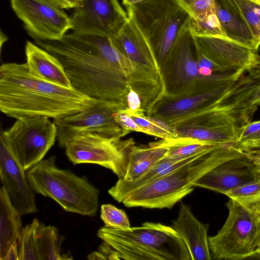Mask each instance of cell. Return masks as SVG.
Here are the masks:
<instances>
[{
    "mask_svg": "<svg viewBox=\"0 0 260 260\" xmlns=\"http://www.w3.org/2000/svg\"><path fill=\"white\" fill-rule=\"evenodd\" d=\"M165 95L180 96L208 91L223 85L224 76L199 72L189 27L181 36L161 68Z\"/></svg>",
    "mask_w": 260,
    "mask_h": 260,
    "instance_id": "obj_8",
    "label": "cell"
},
{
    "mask_svg": "<svg viewBox=\"0 0 260 260\" xmlns=\"http://www.w3.org/2000/svg\"><path fill=\"white\" fill-rule=\"evenodd\" d=\"M237 146L250 159L260 157V139Z\"/></svg>",
    "mask_w": 260,
    "mask_h": 260,
    "instance_id": "obj_39",
    "label": "cell"
},
{
    "mask_svg": "<svg viewBox=\"0 0 260 260\" xmlns=\"http://www.w3.org/2000/svg\"><path fill=\"white\" fill-rule=\"evenodd\" d=\"M173 228L185 243L191 260H210L208 231L209 224L200 221L190 206L181 202L177 218L172 222Z\"/></svg>",
    "mask_w": 260,
    "mask_h": 260,
    "instance_id": "obj_20",
    "label": "cell"
},
{
    "mask_svg": "<svg viewBox=\"0 0 260 260\" xmlns=\"http://www.w3.org/2000/svg\"><path fill=\"white\" fill-rule=\"evenodd\" d=\"M71 16L72 31L111 38L129 18L118 0H82Z\"/></svg>",
    "mask_w": 260,
    "mask_h": 260,
    "instance_id": "obj_15",
    "label": "cell"
},
{
    "mask_svg": "<svg viewBox=\"0 0 260 260\" xmlns=\"http://www.w3.org/2000/svg\"><path fill=\"white\" fill-rule=\"evenodd\" d=\"M257 45L258 46H260V37L259 38V39L257 40Z\"/></svg>",
    "mask_w": 260,
    "mask_h": 260,
    "instance_id": "obj_49",
    "label": "cell"
},
{
    "mask_svg": "<svg viewBox=\"0 0 260 260\" xmlns=\"http://www.w3.org/2000/svg\"><path fill=\"white\" fill-rule=\"evenodd\" d=\"M98 237L108 246L110 259L191 260L172 226L145 222L128 229L100 228Z\"/></svg>",
    "mask_w": 260,
    "mask_h": 260,
    "instance_id": "obj_3",
    "label": "cell"
},
{
    "mask_svg": "<svg viewBox=\"0 0 260 260\" xmlns=\"http://www.w3.org/2000/svg\"><path fill=\"white\" fill-rule=\"evenodd\" d=\"M260 139V120L250 122L239 127L237 145Z\"/></svg>",
    "mask_w": 260,
    "mask_h": 260,
    "instance_id": "obj_36",
    "label": "cell"
},
{
    "mask_svg": "<svg viewBox=\"0 0 260 260\" xmlns=\"http://www.w3.org/2000/svg\"><path fill=\"white\" fill-rule=\"evenodd\" d=\"M192 36L194 45L223 72L246 71L259 56L257 50L226 37Z\"/></svg>",
    "mask_w": 260,
    "mask_h": 260,
    "instance_id": "obj_16",
    "label": "cell"
},
{
    "mask_svg": "<svg viewBox=\"0 0 260 260\" xmlns=\"http://www.w3.org/2000/svg\"><path fill=\"white\" fill-rule=\"evenodd\" d=\"M145 0H122V4L125 7L133 6L142 3Z\"/></svg>",
    "mask_w": 260,
    "mask_h": 260,
    "instance_id": "obj_44",
    "label": "cell"
},
{
    "mask_svg": "<svg viewBox=\"0 0 260 260\" xmlns=\"http://www.w3.org/2000/svg\"><path fill=\"white\" fill-rule=\"evenodd\" d=\"M36 43L60 61L75 89L93 99L127 105L133 64L110 38L72 32Z\"/></svg>",
    "mask_w": 260,
    "mask_h": 260,
    "instance_id": "obj_1",
    "label": "cell"
},
{
    "mask_svg": "<svg viewBox=\"0 0 260 260\" xmlns=\"http://www.w3.org/2000/svg\"><path fill=\"white\" fill-rule=\"evenodd\" d=\"M253 171L258 179L260 180V157L250 159Z\"/></svg>",
    "mask_w": 260,
    "mask_h": 260,
    "instance_id": "obj_43",
    "label": "cell"
},
{
    "mask_svg": "<svg viewBox=\"0 0 260 260\" xmlns=\"http://www.w3.org/2000/svg\"><path fill=\"white\" fill-rule=\"evenodd\" d=\"M25 53L26 63L32 75L60 86L73 88L63 66L55 56L28 41Z\"/></svg>",
    "mask_w": 260,
    "mask_h": 260,
    "instance_id": "obj_21",
    "label": "cell"
},
{
    "mask_svg": "<svg viewBox=\"0 0 260 260\" xmlns=\"http://www.w3.org/2000/svg\"><path fill=\"white\" fill-rule=\"evenodd\" d=\"M224 195L238 203L256 217H260V180L242 185Z\"/></svg>",
    "mask_w": 260,
    "mask_h": 260,
    "instance_id": "obj_28",
    "label": "cell"
},
{
    "mask_svg": "<svg viewBox=\"0 0 260 260\" xmlns=\"http://www.w3.org/2000/svg\"><path fill=\"white\" fill-rule=\"evenodd\" d=\"M189 10V6L191 0H179ZM190 12V11H189Z\"/></svg>",
    "mask_w": 260,
    "mask_h": 260,
    "instance_id": "obj_46",
    "label": "cell"
},
{
    "mask_svg": "<svg viewBox=\"0 0 260 260\" xmlns=\"http://www.w3.org/2000/svg\"><path fill=\"white\" fill-rule=\"evenodd\" d=\"M260 106V84L233 112L232 117L241 126L251 122L253 115Z\"/></svg>",
    "mask_w": 260,
    "mask_h": 260,
    "instance_id": "obj_32",
    "label": "cell"
},
{
    "mask_svg": "<svg viewBox=\"0 0 260 260\" xmlns=\"http://www.w3.org/2000/svg\"><path fill=\"white\" fill-rule=\"evenodd\" d=\"M189 30L194 37H226L215 9L194 17H191Z\"/></svg>",
    "mask_w": 260,
    "mask_h": 260,
    "instance_id": "obj_30",
    "label": "cell"
},
{
    "mask_svg": "<svg viewBox=\"0 0 260 260\" xmlns=\"http://www.w3.org/2000/svg\"><path fill=\"white\" fill-rule=\"evenodd\" d=\"M22 215L14 207L6 188H0V260H3L10 246L19 241Z\"/></svg>",
    "mask_w": 260,
    "mask_h": 260,
    "instance_id": "obj_24",
    "label": "cell"
},
{
    "mask_svg": "<svg viewBox=\"0 0 260 260\" xmlns=\"http://www.w3.org/2000/svg\"><path fill=\"white\" fill-rule=\"evenodd\" d=\"M97 132H87L74 137L65 146L66 154L74 164H92L111 170L119 179L126 174L133 139L121 141Z\"/></svg>",
    "mask_w": 260,
    "mask_h": 260,
    "instance_id": "obj_10",
    "label": "cell"
},
{
    "mask_svg": "<svg viewBox=\"0 0 260 260\" xmlns=\"http://www.w3.org/2000/svg\"><path fill=\"white\" fill-rule=\"evenodd\" d=\"M110 38L116 49L133 64L129 85L140 95L143 109L149 112L166 94L161 69L152 48L129 18Z\"/></svg>",
    "mask_w": 260,
    "mask_h": 260,
    "instance_id": "obj_7",
    "label": "cell"
},
{
    "mask_svg": "<svg viewBox=\"0 0 260 260\" xmlns=\"http://www.w3.org/2000/svg\"><path fill=\"white\" fill-rule=\"evenodd\" d=\"M234 144L220 145L200 159L186 164L139 188L122 202L127 207L171 209L194 190V184L219 164L243 155Z\"/></svg>",
    "mask_w": 260,
    "mask_h": 260,
    "instance_id": "obj_4",
    "label": "cell"
},
{
    "mask_svg": "<svg viewBox=\"0 0 260 260\" xmlns=\"http://www.w3.org/2000/svg\"><path fill=\"white\" fill-rule=\"evenodd\" d=\"M170 124L177 138H188L217 145L237 144V123L215 106Z\"/></svg>",
    "mask_w": 260,
    "mask_h": 260,
    "instance_id": "obj_14",
    "label": "cell"
},
{
    "mask_svg": "<svg viewBox=\"0 0 260 260\" xmlns=\"http://www.w3.org/2000/svg\"><path fill=\"white\" fill-rule=\"evenodd\" d=\"M208 154L201 153L184 159H174L165 156L141 176L129 181L118 179L108 192L115 200L122 203L134 191L186 164L200 159Z\"/></svg>",
    "mask_w": 260,
    "mask_h": 260,
    "instance_id": "obj_22",
    "label": "cell"
},
{
    "mask_svg": "<svg viewBox=\"0 0 260 260\" xmlns=\"http://www.w3.org/2000/svg\"><path fill=\"white\" fill-rule=\"evenodd\" d=\"M235 1L240 9L257 44V40L260 37V4L251 0Z\"/></svg>",
    "mask_w": 260,
    "mask_h": 260,
    "instance_id": "obj_34",
    "label": "cell"
},
{
    "mask_svg": "<svg viewBox=\"0 0 260 260\" xmlns=\"http://www.w3.org/2000/svg\"><path fill=\"white\" fill-rule=\"evenodd\" d=\"M260 248V217L257 219V237L256 250Z\"/></svg>",
    "mask_w": 260,
    "mask_h": 260,
    "instance_id": "obj_45",
    "label": "cell"
},
{
    "mask_svg": "<svg viewBox=\"0 0 260 260\" xmlns=\"http://www.w3.org/2000/svg\"><path fill=\"white\" fill-rule=\"evenodd\" d=\"M194 47L196 59L199 68H207L211 69L214 72H223L218 66L205 56L197 47L194 45Z\"/></svg>",
    "mask_w": 260,
    "mask_h": 260,
    "instance_id": "obj_40",
    "label": "cell"
},
{
    "mask_svg": "<svg viewBox=\"0 0 260 260\" xmlns=\"http://www.w3.org/2000/svg\"><path fill=\"white\" fill-rule=\"evenodd\" d=\"M127 107L125 111L130 115L145 114L142 108V102L139 94L129 86L126 96Z\"/></svg>",
    "mask_w": 260,
    "mask_h": 260,
    "instance_id": "obj_37",
    "label": "cell"
},
{
    "mask_svg": "<svg viewBox=\"0 0 260 260\" xmlns=\"http://www.w3.org/2000/svg\"><path fill=\"white\" fill-rule=\"evenodd\" d=\"M62 9H75L78 7L82 0H52Z\"/></svg>",
    "mask_w": 260,
    "mask_h": 260,
    "instance_id": "obj_42",
    "label": "cell"
},
{
    "mask_svg": "<svg viewBox=\"0 0 260 260\" xmlns=\"http://www.w3.org/2000/svg\"><path fill=\"white\" fill-rule=\"evenodd\" d=\"M98 100L74 88L34 76L26 62L5 63L0 67V110L8 117L45 116L54 120L83 110Z\"/></svg>",
    "mask_w": 260,
    "mask_h": 260,
    "instance_id": "obj_2",
    "label": "cell"
},
{
    "mask_svg": "<svg viewBox=\"0 0 260 260\" xmlns=\"http://www.w3.org/2000/svg\"><path fill=\"white\" fill-rule=\"evenodd\" d=\"M226 206L229 214L224 224L208 237L212 258L236 260L255 255L258 218L232 199Z\"/></svg>",
    "mask_w": 260,
    "mask_h": 260,
    "instance_id": "obj_9",
    "label": "cell"
},
{
    "mask_svg": "<svg viewBox=\"0 0 260 260\" xmlns=\"http://www.w3.org/2000/svg\"><path fill=\"white\" fill-rule=\"evenodd\" d=\"M237 80L202 92L174 97L165 95L155 103L149 116L172 123L214 107Z\"/></svg>",
    "mask_w": 260,
    "mask_h": 260,
    "instance_id": "obj_18",
    "label": "cell"
},
{
    "mask_svg": "<svg viewBox=\"0 0 260 260\" xmlns=\"http://www.w3.org/2000/svg\"><path fill=\"white\" fill-rule=\"evenodd\" d=\"M100 216L105 227L121 230L131 228L125 211L111 204H103L101 206Z\"/></svg>",
    "mask_w": 260,
    "mask_h": 260,
    "instance_id": "obj_33",
    "label": "cell"
},
{
    "mask_svg": "<svg viewBox=\"0 0 260 260\" xmlns=\"http://www.w3.org/2000/svg\"><path fill=\"white\" fill-rule=\"evenodd\" d=\"M126 107V104L119 101L99 99L83 110L53 120L57 126L59 146L64 148L74 137L87 132L121 138V129L114 115Z\"/></svg>",
    "mask_w": 260,
    "mask_h": 260,
    "instance_id": "obj_12",
    "label": "cell"
},
{
    "mask_svg": "<svg viewBox=\"0 0 260 260\" xmlns=\"http://www.w3.org/2000/svg\"><path fill=\"white\" fill-rule=\"evenodd\" d=\"M257 180L251 160L244 153L217 166L201 177L194 186L225 194L235 188Z\"/></svg>",
    "mask_w": 260,
    "mask_h": 260,
    "instance_id": "obj_19",
    "label": "cell"
},
{
    "mask_svg": "<svg viewBox=\"0 0 260 260\" xmlns=\"http://www.w3.org/2000/svg\"><path fill=\"white\" fill-rule=\"evenodd\" d=\"M168 150L160 141L151 142L149 146L134 144L129 150L127 173L123 180H132L144 174L166 155Z\"/></svg>",
    "mask_w": 260,
    "mask_h": 260,
    "instance_id": "obj_25",
    "label": "cell"
},
{
    "mask_svg": "<svg viewBox=\"0 0 260 260\" xmlns=\"http://www.w3.org/2000/svg\"><path fill=\"white\" fill-rule=\"evenodd\" d=\"M260 4V0H251Z\"/></svg>",
    "mask_w": 260,
    "mask_h": 260,
    "instance_id": "obj_48",
    "label": "cell"
},
{
    "mask_svg": "<svg viewBox=\"0 0 260 260\" xmlns=\"http://www.w3.org/2000/svg\"><path fill=\"white\" fill-rule=\"evenodd\" d=\"M125 7L161 69L179 38L189 28L190 12L179 0H145Z\"/></svg>",
    "mask_w": 260,
    "mask_h": 260,
    "instance_id": "obj_6",
    "label": "cell"
},
{
    "mask_svg": "<svg viewBox=\"0 0 260 260\" xmlns=\"http://www.w3.org/2000/svg\"><path fill=\"white\" fill-rule=\"evenodd\" d=\"M1 133L11 152L25 171L43 159L57 137V126L45 116L17 119Z\"/></svg>",
    "mask_w": 260,
    "mask_h": 260,
    "instance_id": "obj_11",
    "label": "cell"
},
{
    "mask_svg": "<svg viewBox=\"0 0 260 260\" xmlns=\"http://www.w3.org/2000/svg\"><path fill=\"white\" fill-rule=\"evenodd\" d=\"M125 108L118 111L114 115L116 122L121 129V138L131 132H140L145 134V131L125 111Z\"/></svg>",
    "mask_w": 260,
    "mask_h": 260,
    "instance_id": "obj_35",
    "label": "cell"
},
{
    "mask_svg": "<svg viewBox=\"0 0 260 260\" xmlns=\"http://www.w3.org/2000/svg\"><path fill=\"white\" fill-rule=\"evenodd\" d=\"M214 9H215L214 0H191L189 6V10L192 17Z\"/></svg>",
    "mask_w": 260,
    "mask_h": 260,
    "instance_id": "obj_38",
    "label": "cell"
},
{
    "mask_svg": "<svg viewBox=\"0 0 260 260\" xmlns=\"http://www.w3.org/2000/svg\"><path fill=\"white\" fill-rule=\"evenodd\" d=\"M25 171L0 134V178L14 207L24 215L37 211L35 191L27 180Z\"/></svg>",
    "mask_w": 260,
    "mask_h": 260,
    "instance_id": "obj_17",
    "label": "cell"
},
{
    "mask_svg": "<svg viewBox=\"0 0 260 260\" xmlns=\"http://www.w3.org/2000/svg\"><path fill=\"white\" fill-rule=\"evenodd\" d=\"M55 161V156H51L27 171V180L34 191L53 199L67 212L95 216L99 189L85 176L58 168Z\"/></svg>",
    "mask_w": 260,
    "mask_h": 260,
    "instance_id": "obj_5",
    "label": "cell"
},
{
    "mask_svg": "<svg viewBox=\"0 0 260 260\" xmlns=\"http://www.w3.org/2000/svg\"><path fill=\"white\" fill-rule=\"evenodd\" d=\"M214 5L226 37L258 50L256 41L235 0H214Z\"/></svg>",
    "mask_w": 260,
    "mask_h": 260,
    "instance_id": "obj_23",
    "label": "cell"
},
{
    "mask_svg": "<svg viewBox=\"0 0 260 260\" xmlns=\"http://www.w3.org/2000/svg\"><path fill=\"white\" fill-rule=\"evenodd\" d=\"M168 147L166 156L184 159L201 153H209L220 145L188 138H177L160 141Z\"/></svg>",
    "mask_w": 260,
    "mask_h": 260,
    "instance_id": "obj_27",
    "label": "cell"
},
{
    "mask_svg": "<svg viewBox=\"0 0 260 260\" xmlns=\"http://www.w3.org/2000/svg\"><path fill=\"white\" fill-rule=\"evenodd\" d=\"M64 239L56 227L41 223L38 238L40 260L73 259L69 252L62 253L61 251V245Z\"/></svg>",
    "mask_w": 260,
    "mask_h": 260,
    "instance_id": "obj_26",
    "label": "cell"
},
{
    "mask_svg": "<svg viewBox=\"0 0 260 260\" xmlns=\"http://www.w3.org/2000/svg\"><path fill=\"white\" fill-rule=\"evenodd\" d=\"M10 4L36 41L59 40L72 29L71 17L52 0H10Z\"/></svg>",
    "mask_w": 260,
    "mask_h": 260,
    "instance_id": "obj_13",
    "label": "cell"
},
{
    "mask_svg": "<svg viewBox=\"0 0 260 260\" xmlns=\"http://www.w3.org/2000/svg\"><path fill=\"white\" fill-rule=\"evenodd\" d=\"M40 224L35 218L22 228L18 241L19 260H40L38 241Z\"/></svg>",
    "mask_w": 260,
    "mask_h": 260,
    "instance_id": "obj_29",
    "label": "cell"
},
{
    "mask_svg": "<svg viewBox=\"0 0 260 260\" xmlns=\"http://www.w3.org/2000/svg\"><path fill=\"white\" fill-rule=\"evenodd\" d=\"M255 254H257L260 256V248L256 250Z\"/></svg>",
    "mask_w": 260,
    "mask_h": 260,
    "instance_id": "obj_47",
    "label": "cell"
},
{
    "mask_svg": "<svg viewBox=\"0 0 260 260\" xmlns=\"http://www.w3.org/2000/svg\"><path fill=\"white\" fill-rule=\"evenodd\" d=\"M3 260H19L18 242H14L10 246Z\"/></svg>",
    "mask_w": 260,
    "mask_h": 260,
    "instance_id": "obj_41",
    "label": "cell"
},
{
    "mask_svg": "<svg viewBox=\"0 0 260 260\" xmlns=\"http://www.w3.org/2000/svg\"><path fill=\"white\" fill-rule=\"evenodd\" d=\"M130 115L146 134L162 140L177 138L174 126L165 120L145 114Z\"/></svg>",
    "mask_w": 260,
    "mask_h": 260,
    "instance_id": "obj_31",
    "label": "cell"
}]
</instances>
